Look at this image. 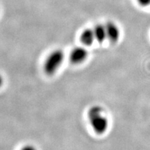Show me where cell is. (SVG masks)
I'll return each mask as SVG.
<instances>
[{
    "label": "cell",
    "mask_w": 150,
    "mask_h": 150,
    "mask_svg": "<svg viewBox=\"0 0 150 150\" xmlns=\"http://www.w3.org/2000/svg\"><path fill=\"white\" fill-rule=\"evenodd\" d=\"M103 112L104 110L99 106H92L88 112V117L91 127L98 134H104L108 128V119Z\"/></svg>",
    "instance_id": "cell-1"
},
{
    "label": "cell",
    "mask_w": 150,
    "mask_h": 150,
    "mask_svg": "<svg viewBox=\"0 0 150 150\" xmlns=\"http://www.w3.org/2000/svg\"><path fill=\"white\" fill-rule=\"evenodd\" d=\"M64 59V53L61 50H56L49 55L45 61L44 71L47 74L52 75L57 71Z\"/></svg>",
    "instance_id": "cell-2"
},
{
    "label": "cell",
    "mask_w": 150,
    "mask_h": 150,
    "mask_svg": "<svg viewBox=\"0 0 150 150\" xmlns=\"http://www.w3.org/2000/svg\"><path fill=\"white\" fill-rule=\"evenodd\" d=\"M88 56V52L81 47H75L71 51L70 54V61L74 64L81 63L86 60Z\"/></svg>",
    "instance_id": "cell-3"
},
{
    "label": "cell",
    "mask_w": 150,
    "mask_h": 150,
    "mask_svg": "<svg viewBox=\"0 0 150 150\" xmlns=\"http://www.w3.org/2000/svg\"><path fill=\"white\" fill-rule=\"evenodd\" d=\"M106 31V35H107V38L112 42H117L120 38V30L115 23L112 22H108L105 25Z\"/></svg>",
    "instance_id": "cell-4"
},
{
    "label": "cell",
    "mask_w": 150,
    "mask_h": 150,
    "mask_svg": "<svg viewBox=\"0 0 150 150\" xmlns=\"http://www.w3.org/2000/svg\"><path fill=\"white\" fill-rule=\"evenodd\" d=\"M94 33H95V40L99 43L103 42L105 39L107 38V35H106V31L105 26L102 24H97L95 29H93Z\"/></svg>",
    "instance_id": "cell-5"
},
{
    "label": "cell",
    "mask_w": 150,
    "mask_h": 150,
    "mask_svg": "<svg viewBox=\"0 0 150 150\" xmlns=\"http://www.w3.org/2000/svg\"><path fill=\"white\" fill-rule=\"evenodd\" d=\"M94 40H95L94 31L92 29H86L81 35V41L85 45H91Z\"/></svg>",
    "instance_id": "cell-6"
},
{
    "label": "cell",
    "mask_w": 150,
    "mask_h": 150,
    "mask_svg": "<svg viewBox=\"0 0 150 150\" xmlns=\"http://www.w3.org/2000/svg\"><path fill=\"white\" fill-rule=\"evenodd\" d=\"M137 1L142 6H147L150 4V0H137Z\"/></svg>",
    "instance_id": "cell-7"
},
{
    "label": "cell",
    "mask_w": 150,
    "mask_h": 150,
    "mask_svg": "<svg viewBox=\"0 0 150 150\" xmlns=\"http://www.w3.org/2000/svg\"><path fill=\"white\" fill-rule=\"evenodd\" d=\"M20 150H36V149L32 145H26L22 147Z\"/></svg>",
    "instance_id": "cell-8"
},
{
    "label": "cell",
    "mask_w": 150,
    "mask_h": 150,
    "mask_svg": "<svg viewBox=\"0 0 150 150\" xmlns=\"http://www.w3.org/2000/svg\"><path fill=\"white\" fill-rule=\"evenodd\" d=\"M2 83H3V79L1 77V75H0V87H1V85H2Z\"/></svg>",
    "instance_id": "cell-9"
}]
</instances>
